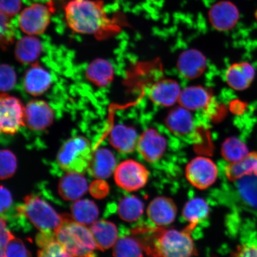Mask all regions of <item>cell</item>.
Masks as SVG:
<instances>
[{"mask_svg": "<svg viewBox=\"0 0 257 257\" xmlns=\"http://www.w3.org/2000/svg\"><path fill=\"white\" fill-rule=\"evenodd\" d=\"M21 8V0H0L1 13L9 17L17 15Z\"/></svg>", "mask_w": 257, "mask_h": 257, "instance_id": "obj_40", "label": "cell"}, {"mask_svg": "<svg viewBox=\"0 0 257 257\" xmlns=\"http://www.w3.org/2000/svg\"><path fill=\"white\" fill-rule=\"evenodd\" d=\"M53 10L52 2L29 6L16 18L19 28L29 35L43 34L50 24Z\"/></svg>", "mask_w": 257, "mask_h": 257, "instance_id": "obj_6", "label": "cell"}, {"mask_svg": "<svg viewBox=\"0 0 257 257\" xmlns=\"http://www.w3.org/2000/svg\"><path fill=\"white\" fill-rule=\"evenodd\" d=\"M22 1L25 3V4L30 6L34 4H37V3L44 4V3L52 2V0H22Z\"/></svg>", "mask_w": 257, "mask_h": 257, "instance_id": "obj_43", "label": "cell"}, {"mask_svg": "<svg viewBox=\"0 0 257 257\" xmlns=\"http://www.w3.org/2000/svg\"><path fill=\"white\" fill-rule=\"evenodd\" d=\"M234 182L238 197L243 203L257 209V176L243 177Z\"/></svg>", "mask_w": 257, "mask_h": 257, "instance_id": "obj_31", "label": "cell"}, {"mask_svg": "<svg viewBox=\"0 0 257 257\" xmlns=\"http://www.w3.org/2000/svg\"><path fill=\"white\" fill-rule=\"evenodd\" d=\"M182 90L174 80H159L151 86L149 91L150 100L157 105L170 107L179 101Z\"/></svg>", "mask_w": 257, "mask_h": 257, "instance_id": "obj_15", "label": "cell"}, {"mask_svg": "<svg viewBox=\"0 0 257 257\" xmlns=\"http://www.w3.org/2000/svg\"><path fill=\"white\" fill-rule=\"evenodd\" d=\"M149 170L134 160L123 161L114 172L116 184L128 192L137 191L144 187L149 181Z\"/></svg>", "mask_w": 257, "mask_h": 257, "instance_id": "obj_7", "label": "cell"}, {"mask_svg": "<svg viewBox=\"0 0 257 257\" xmlns=\"http://www.w3.org/2000/svg\"><path fill=\"white\" fill-rule=\"evenodd\" d=\"M53 120L54 112L46 101L35 99L25 107L24 124L32 131L45 130Z\"/></svg>", "mask_w": 257, "mask_h": 257, "instance_id": "obj_11", "label": "cell"}, {"mask_svg": "<svg viewBox=\"0 0 257 257\" xmlns=\"http://www.w3.org/2000/svg\"><path fill=\"white\" fill-rule=\"evenodd\" d=\"M1 222H0V227H1V236H0V243H1V249H5L6 246L9 243L10 241L15 238L13 234L7 227V224L6 223V220L1 217Z\"/></svg>", "mask_w": 257, "mask_h": 257, "instance_id": "obj_42", "label": "cell"}, {"mask_svg": "<svg viewBox=\"0 0 257 257\" xmlns=\"http://www.w3.org/2000/svg\"><path fill=\"white\" fill-rule=\"evenodd\" d=\"M221 155L230 163L243 160L249 152L246 145L236 137H230L224 141L221 146Z\"/></svg>", "mask_w": 257, "mask_h": 257, "instance_id": "obj_32", "label": "cell"}, {"mask_svg": "<svg viewBox=\"0 0 257 257\" xmlns=\"http://www.w3.org/2000/svg\"><path fill=\"white\" fill-rule=\"evenodd\" d=\"M6 257H31V252L21 239L10 241L5 249Z\"/></svg>", "mask_w": 257, "mask_h": 257, "instance_id": "obj_38", "label": "cell"}, {"mask_svg": "<svg viewBox=\"0 0 257 257\" xmlns=\"http://www.w3.org/2000/svg\"><path fill=\"white\" fill-rule=\"evenodd\" d=\"M89 191L93 197L101 200L108 195L110 192V186L103 179H97L90 185Z\"/></svg>", "mask_w": 257, "mask_h": 257, "instance_id": "obj_39", "label": "cell"}, {"mask_svg": "<svg viewBox=\"0 0 257 257\" xmlns=\"http://www.w3.org/2000/svg\"><path fill=\"white\" fill-rule=\"evenodd\" d=\"M17 169V159L14 153L9 150L0 152V178L8 179L15 175Z\"/></svg>", "mask_w": 257, "mask_h": 257, "instance_id": "obj_34", "label": "cell"}, {"mask_svg": "<svg viewBox=\"0 0 257 257\" xmlns=\"http://www.w3.org/2000/svg\"><path fill=\"white\" fill-rule=\"evenodd\" d=\"M229 257H257V234L243 240Z\"/></svg>", "mask_w": 257, "mask_h": 257, "instance_id": "obj_35", "label": "cell"}, {"mask_svg": "<svg viewBox=\"0 0 257 257\" xmlns=\"http://www.w3.org/2000/svg\"><path fill=\"white\" fill-rule=\"evenodd\" d=\"M1 195V208H0V211H1L2 217L5 216L12 208V197L11 192H10L7 188H6L3 185L1 186V190H0Z\"/></svg>", "mask_w": 257, "mask_h": 257, "instance_id": "obj_41", "label": "cell"}, {"mask_svg": "<svg viewBox=\"0 0 257 257\" xmlns=\"http://www.w3.org/2000/svg\"><path fill=\"white\" fill-rule=\"evenodd\" d=\"M195 228L189 224L180 230L143 224L134 227L130 232L150 256L192 257L198 253L192 237Z\"/></svg>", "mask_w": 257, "mask_h": 257, "instance_id": "obj_1", "label": "cell"}, {"mask_svg": "<svg viewBox=\"0 0 257 257\" xmlns=\"http://www.w3.org/2000/svg\"><path fill=\"white\" fill-rule=\"evenodd\" d=\"M116 159L110 150L99 148L92 153L87 171L98 179H107L116 169Z\"/></svg>", "mask_w": 257, "mask_h": 257, "instance_id": "obj_18", "label": "cell"}, {"mask_svg": "<svg viewBox=\"0 0 257 257\" xmlns=\"http://www.w3.org/2000/svg\"><path fill=\"white\" fill-rule=\"evenodd\" d=\"M117 211L121 219L126 222H134L143 214L144 204L136 196L126 195L120 200Z\"/></svg>", "mask_w": 257, "mask_h": 257, "instance_id": "obj_30", "label": "cell"}, {"mask_svg": "<svg viewBox=\"0 0 257 257\" xmlns=\"http://www.w3.org/2000/svg\"><path fill=\"white\" fill-rule=\"evenodd\" d=\"M25 107L15 96L3 93L0 98V131L14 135L24 126Z\"/></svg>", "mask_w": 257, "mask_h": 257, "instance_id": "obj_8", "label": "cell"}, {"mask_svg": "<svg viewBox=\"0 0 257 257\" xmlns=\"http://www.w3.org/2000/svg\"><path fill=\"white\" fill-rule=\"evenodd\" d=\"M225 175L230 182H235L245 176L257 175V153H249L238 162L229 163L225 168Z\"/></svg>", "mask_w": 257, "mask_h": 257, "instance_id": "obj_26", "label": "cell"}, {"mask_svg": "<svg viewBox=\"0 0 257 257\" xmlns=\"http://www.w3.org/2000/svg\"><path fill=\"white\" fill-rule=\"evenodd\" d=\"M209 20L214 29L219 31L232 30L239 21L238 9L232 2L221 1L216 3L208 12Z\"/></svg>", "mask_w": 257, "mask_h": 257, "instance_id": "obj_13", "label": "cell"}, {"mask_svg": "<svg viewBox=\"0 0 257 257\" xmlns=\"http://www.w3.org/2000/svg\"><path fill=\"white\" fill-rule=\"evenodd\" d=\"M214 257H216V256H214Z\"/></svg>", "mask_w": 257, "mask_h": 257, "instance_id": "obj_45", "label": "cell"}, {"mask_svg": "<svg viewBox=\"0 0 257 257\" xmlns=\"http://www.w3.org/2000/svg\"><path fill=\"white\" fill-rule=\"evenodd\" d=\"M140 137L136 128L118 124L111 128L109 142L118 152L130 154L137 149Z\"/></svg>", "mask_w": 257, "mask_h": 257, "instance_id": "obj_19", "label": "cell"}, {"mask_svg": "<svg viewBox=\"0 0 257 257\" xmlns=\"http://www.w3.org/2000/svg\"><path fill=\"white\" fill-rule=\"evenodd\" d=\"M185 175L192 186L204 190L216 181L218 169L213 160L205 157H197L186 166Z\"/></svg>", "mask_w": 257, "mask_h": 257, "instance_id": "obj_9", "label": "cell"}, {"mask_svg": "<svg viewBox=\"0 0 257 257\" xmlns=\"http://www.w3.org/2000/svg\"><path fill=\"white\" fill-rule=\"evenodd\" d=\"M213 96L208 89L201 86H191L182 90L179 103L192 111H200L210 107Z\"/></svg>", "mask_w": 257, "mask_h": 257, "instance_id": "obj_20", "label": "cell"}, {"mask_svg": "<svg viewBox=\"0 0 257 257\" xmlns=\"http://www.w3.org/2000/svg\"><path fill=\"white\" fill-rule=\"evenodd\" d=\"M52 82L51 74L40 64L34 63L25 74L23 86L28 94L40 96L50 88Z\"/></svg>", "mask_w": 257, "mask_h": 257, "instance_id": "obj_17", "label": "cell"}, {"mask_svg": "<svg viewBox=\"0 0 257 257\" xmlns=\"http://www.w3.org/2000/svg\"><path fill=\"white\" fill-rule=\"evenodd\" d=\"M210 215V207L203 199L195 198L186 202L182 210V217L193 226L197 227Z\"/></svg>", "mask_w": 257, "mask_h": 257, "instance_id": "obj_27", "label": "cell"}, {"mask_svg": "<svg viewBox=\"0 0 257 257\" xmlns=\"http://www.w3.org/2000/svg\"><path fill=\"white\" fill-rule=\"evenodd\" d=\"M64 220L56 231V237L67 251L76 257H97L98 249L91 230L64 214Z\"/></svg>", "mask_w": 257, "mask_h": 257, "instance_id": "obj_3", "label": "cell"}, {"mask_svg": "<svg viewBox=\"0 0 257 257\" xmlns=\"http://www.w3.org/2000/svg\"><path fill=\"white\" fill-rule=\"evenodd\" d=\"M16 83L15 70L8 64H3L0 67V87L3 92L10 91Z\"/></svg>", "mask_w": 257, "mask_h": 257, "instance_id": "obj_37", "label": "cell"}, {"mask_svg": "<svg viewBox=\"0 0 257 257\" xmlns=\"http://www.w3.org/2000/svg\"><path fill=\"white\" fill-rule=\"evenodd\" d=\"M147 213L153 223L157 226L165 227L175 220L177 207L171 198L158 197L151 201Z\"/></svg>", "mask_w": 257, "mask_h": 257, "instance_id": "obj_16", "label": "cell"}, {"mask_svg": "<svg viewBox=\"0 0 257 257\" xmlns=\"http://www.w3.org/2000/svg\"><path fill=\"white\" fill-rule=\"evenodd\" d=\"M98 249L104 251L114 246L119 233L115 225L107 220L96 221L90 228Z\"/></svg>", "mask_w": 257, "mask_h": 257, "instance_id": "obj_24", "label": "cell"}, {"mask_svg": "<svg viewBox=\"0 0 257 257\" xmlns=\"http://www.w3.org/2000/svg\"><path fill=\"white\" fill-rule=\"evenodd\" d=\"M64 11L67 24L78 34L102 37L120 29L108 18L104 3L101 0H73Z\"/></svg>", "mask_w": 257, "mask_h": 257, "instance_id": "obj_2", "label": "cell"}, {"mask_svg": "<svg viewBox=\"0 0 257 257\" xmlns=\"http://www.w3.org/2000/svg\"><path fill=\"white\" fill-rule=\"evenodd\" d=\"M37 257H76L72 254L58 242L57 239L51 241L38 251Z\"/></svg>", "mask_w": 257, "mask_h": 257, "instance_id": "obj_36", "label": "cell"}, {"mask_svg": "<svg viewBox=\"0 0 257 257\" xmlns=\"http://www.w3.org/2000/svg\"><path fill=\"white\" fill-rule=\"evenodd\" d=\"M86 78L99 87L110 84L114 78V68L108 61L97 59L90 63L86 70Z\"/></svg>", "mask_w": 257, "mask_h": 257, "instance_id": "obj_25", "label": "cell"}, {"mask_svg": "<svg viewBox=\"0 0 257 257\" xmlns=\"http://www.w3.org/2000/svg\"><path fill=\"white\" fill-rule=\"evenodd\" d=\"M207 59L197 50H186L181 54L177 63V68L183 78L192 80L199 78L205 72Z\"/></svg>", "mask_w": 257, "mask_h": 257, "instance_id": "obj_14", "label": "cell"}, {"mask_svg": "<svg viewBox=\"0 0 257 257\" xmlns=\"http://www.w3.org/2000/svg\"><path fill=\"white\" fill-rule=\"evenodd\" d=\"M73 220L83 225L92 224L99 216V210L94 201L84 199L74 202L71 207Z\"/></svg>", "mask_w": 257, "mask_h": 257, "instance_id": "obj_29", "label": "cell"}, {"mask_svg": "<svg viewBox=\"0 0 257 257\" xmlns=\"http://www.w3.org/2000/svg\"><path fill=\"white\" fill-rule=\"evenodd\" d=\"M27 219L40 231L54 232L64 220L63 215L54 209L38 195L30 194L24 198V204L18 205Z\"/></svg>", "mask_w": 257, "mask_h": 257, "instance_id": "obj_5", "label": "cell"}, {"mask_svg": "<svg viewBox=\"0 0 257 257\" xmlns=\"http://www.w3.org/2000/svg\"><path fill=\"white\" fill-rule=\"evenodd\" d=\"M166 125L176 137L191 139L197 131V121L191 111L178 107L170 111L166 118Z\"/></svg>", "mask_w": 257, "mask_h": 257, "instance_id": "obj_12", "label": "cell"}, {"mask_svg": "<svg viewBox=\"0 0 257 257\" xmlns=\"http://www.w3.org/2000/svg\"><path fill=\"white\" fill-rule=\"evenodd\" d=\"M255 16L256 20L257 21V11L255 12Z\"/></svg>", "mask_w": 257, "mask_h": 257, "instance_id": "obj_44", "label": "cell"}, {"mask_svg": "<svg viewBox=\"0 0 257 257\" xmlns=\"http://www.w3.org/2000/svg\"><path fill=\"white\" fill-rule=\"evenodd\" d=\"M88 182L82 173L67 172L60 178L58 192L63 200H78L87 192Z\"/></svg>", "mask_w": 257, "mask_h": 257, "instance_id": "obj_21", "label": "cell"}, {"mask_svg": "<svg viewBox=\"0 0 257 257\" xmlns=\"http://www.w3.org/2000/svg\"><path fill=\"white\" fill-rule=\"evenodd\" d=\"M45 47L43 40L34 35L21 38L16 44V59L22 64H34L43 53Z\"/></svg>", "mask_w": 257, "mask_h": 257, "instance_id": "obj_22", "label": "cell"}, {"mask_svg": "<svg viewBox=\"0 0 257 257\" xmlns=\"http://www.w3.org/2000/svg\"><path fill=\"white\" fill-rule=\"evenodd\" d=\"M92 153L87 138L81 136L70 138L57 154V166L63 171L83 174L88 170Z\"/></svg>", "mask_w": 257, "mask_h": 257, "instance_id": "obj_4", "label": "cell"}, {"mask_svg": "<svg viewBox=\"0 0 257 257\" xmlns=\"http://www.w3.org/2000/svg\"><path fill=\"white\" fill-rule=\"evenodd\" d=\"M255 75V69L250 63H236L227 69L225 79L230 87L236 91H243L251 84Z\"/></svg>", "mask_w": 257, "mask_h": 257, "instance_id": "obj_23", "label": "cell"}, {"mask_svg": "<svg viewBox=\"0 0 257 257\" xmlns=\"http://www.w3.org/2000/svg\"><path fill=\"white\" fill-rule=\"evenodd\" d=\"M168 140L163 134L150 128L141 135L137 150L145 161L150 163L159 162L168 149Z\"/></svg>", "mask_w": 257, "mask_h": 257, "instance_id": "obj_10", "label": "cell"}, {"mask_svg": "<svg viewBox=\"0 0 257 257\" xmlns=\"http://www.w3.org/2000/svg\"><path fill=\"white\" fill-rule=\"evenodd\" d=\"M144 250L139 240L131 233L119 234L114 244V257H143Z\"/></svg>", "mask_w": 257, "mask_h": 257, "instance_id": "obj_28", "label": "cell"}, {"mask_svg": "<svg viewBox=\"0 0 257 257\" xmlns=\"http://www.w3.org/2000/svg\"><path fill=\"white\" fill-rule=\"evenodd\" d=\"M19 26L16 19H10L9 16L1 13V42L3 48L14 43L19 38Z\"/></svg>", "mask_w": 257, "mask_h": 257, "instance_id": "obj_33", "label": "cell"}]
</instances>
